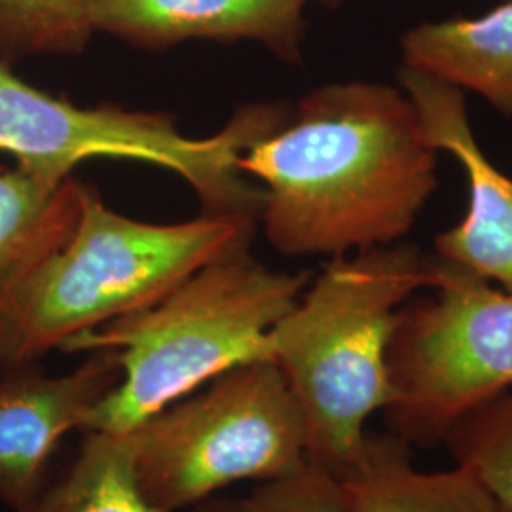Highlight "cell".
<instances>
[{
    "label": "cell",
    "instance_id": "cell-16",
    "mask_svg": "<svg viewBox=\"0 0 512 512\" xmlns=\"http://www.w3.org/2000/svg\"><path fill=\"white\" fill-rule=\"evenodd\" d=\"M95 0H0V61L82 54L95 31Z\"/></svg>",
    "mask_w": 512,
    "mask_h": 512
},
{
    "label": "cell",
    "instance_id": "cell-13",
    "mask_svg": "<svg viewBox=\"0 0 512 512\" xmlns=\"http://www.w3.org/2000/svg\"><path fill=\"white\" fill-rule=\"evenodd\" d=\"M86 188L0 169V304L71 238Z\"/></svg>",
    "mask_w": 512,
    "mask_h": 512
},
{
    "label": "cell",
    "instance_id": "cell-11",
    "mask_svg": "<svg viewBox=\"0 0 512 512\" xmlns=\"http://www.w3.org/2000/svg\"><path fill=\"white\" fill-rule=\"evenodd\" d=\"M401 52L404 67L476 93L512 120V0L478 18L418 23Z\"/></svg>",
    "mask_w": 512,
    "mask_h": 512
},
{
    "label": "cell",
    "instance_id": "cell-12",
    "mask_svg": "<svg viewBox=\"0 0 512 512\" xmlns=\"http://www.w3.org/2000/svg\"><path fill=\"white\" fill-rule=\"evenodd\" d=\"M346 512H505L467 471H420L395 435H368L365 452L340 478Z\"/></svg>",
    "mask_w": 512,
    "mask_h": 512
},
{
    "label": "cell",
    "instance_id": "cell-5",
    "mask_svg": "<svg viewBox=\"0 0 512 512\" xmlns=\"http://www.w3.org/2000/svg\"><path fill=\"white\" fill-rule=\"evenodd\" d=\"M289 114L285 105H253L239 110L217 135L192 139L171 116L116 107L80 109L12 74L0 88V152L12 154L27 173L54 183L93 158L158 165L183 177L207 213L260 219L264 192L245 179L239 158Z\"/></svg>",
    "mask_w": 512,
    "mask_h": 512
},
{
    "label": "cell",
    "instance_id": "cell-10",
    "mask_svg": "<svg viewBox=\"0 0 512 512\" xmlns=\"http://www.w3.org/2000/svg\"><path fill=\"white\" fill-rule=\"evenodd\" d=\"M304 0H95V33L139 48H169L186 40H249L283 61L298 63L304 40Z\"/></svg>",
    "mask_w": 512,
    "mask_h": 512
},
{
    "label": "cell",
    "instance_id": "cell-3",
    "mask_svg": "<svg viewBox=\"0 0 512 512\" xmlns=\"http://www.w3.org/2000/svg\"><path fill=\"white\" fill-rule=\"evenodd\" d=\"M308 285L310 274L274 272L241 247L152 306L76 334L61 351L116 349L122 365L120 382L93 406L82 431L128 435L220 374L270 361L268 332Z\"/></svg>",
    "mask_w": 512,
    "mask_h": 512
},
{
    "label": "cell",
    "instance_id": "cell-14",
    "mask_svg": "<svg viewBox=\"0 0 512 512\" xmlns=\"http://www.w3.org/2000/svg\"><path fill=\"white\" fill-rule=\"evenodd\" d=\"M25 512H158L139 492L128 435L86 433L73 465Z\"/></svg>",
    "mask_w": 512,
    "mask_h": 512
},
{
    "label": "cell",
    "instance_id": "cell-1",
    "mask_svg": "<svg viewBox=\"0 0 512 512\" xmlns=\"http://www.w3.org/2000/svg\"><path fill=\"white\" fill-rule=\"evenodd\" d=\"M439 152L401 86L334 82L239 158L262 183L266 239L287 256L348 255L403 241L439 188Z\"/></svg>",
    "mask_w": 512,
    "mask_h": 512
},
{
    "label": "cell",
    "instance_id": "cell-15",
    "mask_svg": "<svg viewBox=\"0 0 512 512\" xmlns=\"http://www.w3.org/2000/svg\"><path fill=\"white\" fill-rule=\"evenodd\" d=\"M442 444L456 467L512 512V385L459 416Z\"/></svg>",
    "mask_w": 512,
    "mask_h": 512
},
{
    "label": "cell",
    "instance_id": "cell-18",
    "mask_svg": "<svg viewBox=\"0 0 512 512\" xmlns=\"http://www.w3.org/2000/svg\"><path fill=\"white\" fill-rule=\"evenodd\" d=\"M12 67L10 65H6V63H2L0 61V88H2V84L12 76Z\"/></svg>",
    "mask_w": 512,
    "mask_h": 512
},
{
    "label": "cell",
    "instance_id": "cell-8",
    "mask_svg": "<svg viewBox=\"0 0 512 512\" xmlns=\"http://www.w3.org/2000/svg\"><path fill=\"white\" fill-rule=\"evenodd\" d=\"M397 76L427 143L456 158L469 188L467 213L435 238V256L512 293L511 177L478 145L465 92L404 65Z\"/></svg>",
    "mask_w": 512,
    "mask_h": 512
},
{
    "label": "cell",
    "instance_id": "cell-7",
    "mask_svg": "<svg viewBox=\"0 0 512 512\" xmlns=\"http://www.w3.org/2000/svg\"><path fill=\"white\" fill-rule=\"evenodd\" d=\"M427 296L399 315L387 365L391 435L442 444L459 416L512 385V293L435 256Z\"/></svg>",
    "mask_w": 512,
    "mask_h": 512
},
{
    "label": "cell",
    "instance_id": "cell-19",
    "mask_svg": "<svg viewBox=\"0 0 512 512\" xmlns=\"http://www.w3.org/2000/svg\"><path fill=\"white\" fill-rule=\"evenodd\" d=\"M306 4L308 2H323V4H336V2H340V0H304Z\"/></svg>",
    "mask_w": 512,
    "mask_h": 512
},
{
    "label": "cell",
    "instance_id": "cell-2",
    "mask_svg": "<svg viewBox=\"0 0 512 512\" xmlns=\"http://www.w3.org/2000/svg\"><path fill=\"white\" fill-rule=\"evenodd\" d=\"M435 256L393 243L332 256L268 332V355L300 404L308 459L344 478L366 421L395 401L387 353L404 306L433 285Z\"/></svg>",
    "mask_w": 512,
    "mask_h": 512
},
{
    "label": "cell",
    "instance_id": "cell-17",
    "mask_svg": "<svg viewBox=\"0 0 512 512\" xmlns=\"http://www.w3.org/2000/svg\"><path fill=\"white\" fill-rule=\"evenodd\" d=\"M196 512H346L340 478L308 463L302 471L262 482L241 497H207Z\"/></svg>",
    "mask_w": 512,
    "mask_h": 512
},
{
    "label": "cell",
    "instance_id": "cell-6",
    "mask_svg": "<svg viewBox=\"0 0 512 512\" xmlns=\"http://www.w3.org/2000/svg\"><path fill=\"white\" fill-rule=\"evenodd\" d=\"M135 484L158 512L198 505L241 480L302 471L308 433L274 361L236 366L128 433Z\"/></svg>",
    "mask_w": 512,
    "mask_h": 512
},
{
    "label": "cell",
    "instance_id": "cell-9",
    "mask_svg": "<svg viewBox=\"0 0 512 512\" xmlns=\"http://www.w3.org/2000/svg\"><path fill=\"white\" fill-rule=\"evenodd\" d=\"M29 368L0 380V499L25 512L37 499L59 440L84 427L93 406L122 378L120 353L95 349L73 372L44 376Z\"/></svg>",
    "mask_w": 512,
    "mask_h": 512
},
{
    "label": "cell",
    "instance_id": "cell-4",
    "mask_svg": "<svg viewBox=\"0 0 512 512\" xmlns=\"http://www.w3.org/2000/svg\"><path fill=\"white\" fill-rule=\"evenodd\" d=\"M253 215L150 224L88 186L67 243L0 304V368L35 365L84 330L143 310L219 256L249 247Z\"/></svg>",
    "mask_w": 512,
    "mask_h": 512
}]
</instances>
